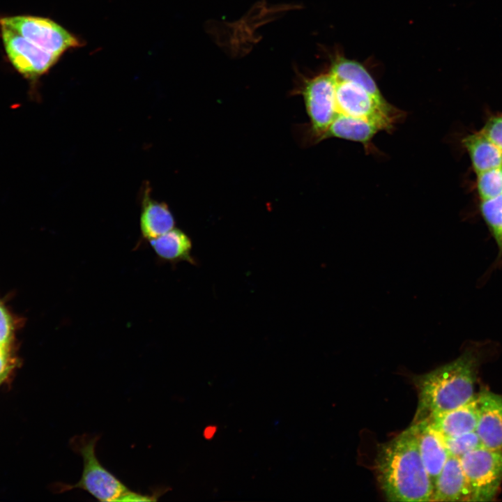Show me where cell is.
Listing matches in <instances>:
<instances>
[{"label":"cell","mask_w":502,"mask_h":502,"mask_svg":"<svg viewBox=\"0 0 502 502\" xmlns=\"http://www.w3.org/2000/svg\"><path fill=\"white\" fill-rule=\"evenodd\" d=\"M6 54L24 77L36 79L47 72L59 57L33 44L8 26L0 24Z\"/></svg>","instance_id":"obj_7"},{"label":"cell","mask_w":502,"mask_h":502,"mask_svg":"<svg viewBox=\"0 0 502 502\" xmlns=\"http://www.w3.org/2000/svg\"><path fill=\"white\" fill-rule=\"evenodd\" d=\"M416 437L423 463L431 480L433 489L446 464L449 452L443 436L425 421L411 424Z\"/></svg>","instance_id":"obj_9"},{"label":"cell","mask_w":502,"mask_h":502,"mask_svg":"<svg viewBox=\"0 0 502 502\" xmlns=\"http://www.w3.org/2000/svg\"><path fill=\"white\" fill-rule=\"evenodd\" d=\"M476 432L482 446L502 449V395L484 390L477 396Z\"/></svg>","instance_id":"obj_8"},{"label":"cell","mask_w":502,"mask_h":502,"mask_svg":"<svg viewBox=\"0 0 502 502\" xmlns=\"http://www.w3.org/2000/svg\"><path fill=\"white\" fill-rule=\"evenodd\" d=\"M478 362L470 352L413 378L418 406L411 424L463 406L473 399Z\"/></svg>","instance_id":"obj_2"},{"label":"cell","mask_w":502,"mask_h":502,"mask_svg":"<svg viewBox=\"0 0 502 502\" xmlns=\"http://www.w3.org/2000/svg\"><path fill=\"white\" fill-rule=\"evenodd\" d=\"M335 81L329 73H321L305 79L301 89L307 114L310 121V133L317 143L332 122Z\"/></svg>","instance_id":"obj_6"},{"label":"cell","mask_w":502,"mask_h":502,"mask_svg":"<svg viewBox=\"0 0 502 502\" xmlns=\"http://www.w3.org/2000/svg\"><path fill=\"white\" fill-rule=\"evenodd\" d=\"M11 331L10 317L0 303V348H6L10 340Z\"/></svg>","instance_id":"obj_20"},{"label":"cell","mask_w":502,"mask_h":502,"mask_svg":"<svg viewBox=\"0 0 502 502\" xmlns=\"http://www.w3.org/2000/svg\"><path fill=\"white\" fill-rule=\"evenodd\" d=\"M481 132L502 150V115L490 119Z\"/></svg>","instance_id":"obj_19"},{"label":"cell","mask_w":502,"mask_h":502,"mask_svg":"<svg viewBox=\"0 0 502 502\" xmlns=\"http://www.w3.org/2000/svg\"><path fill=\"white\" fill-rule=\"evenodd\" d=\"M481 211L499 242L502 238V194L492 199L483 200Z\"/></svg>","instance_id":"obj_18"},{"label":"cell","mask_w":502,"mask_h":502,"mask_svg":"<svg viewBox=\"0 0 502 502\" xmlns=\"http://www.w3.org/2000/svg\"><path fill=\"white\" fill-rule=\"evenodd\" d=\"M218 432V427L215 425H206L202 432L203 437L208 441L213 439Z\"/></svg>","instance_id":"obj_22"},{"label":"cell","mask_w":502,"mask_h":502,"mask_svg":"<svg viewBox=\"0 0 502 502\" xmlns=\"http://www.w3.org/2000/svg\"><path fill=\"white\" fill-rule=\"evenodd\" d=\"M470 496L459 458L449 455L434 484L431 501H470Z\"/></svg>","instance_id":"obj_10"},{"label":"cell","mask_w":502,"mask_h":502,"mask_svg":"<svg viewBox=\"0 0 502 502\" xmlns=\"http://www.w3.org/2000/svg\"><path fill=\"white\" fill-rule=\"evenodd\" d=\"M9 368L6 348H0V383L6 377Z\"/></svg>","instance_id":"obj_21"},{"label":"cell","mask_w":502,"mask_h":502,"mask_svg":"<svg viewBox=\"0 0 502 502\" xmlns=\"http://www.w3.org/2000/svg\"><path fill=\"white\" fill-rule=\"evenodd\" d=\"M156 256L163 261L177 263L185 261L195 264L191 255L192 241L182 230L173 228L164 234L149 241Z\"/></svg>","instance_id":"obj_12"},{"label":"cell","mask_w":502,"mask_h":502,"mask_svg":"<svg viewBox=\"0 0 502 502\" xmlns=\"http://www.w3.org/2000/svg\"><path fill=\"white\" fill-rule=\"evenodd\" d=\"M100 438V435L89 434L72 437L70 446L83 460L82 476L75 484L61 485L60 490L81 489L100 501H123L132 490L99 462L96 448Z\"/></svg>","instance_id":"obj_3"},{"label":"cell","mask_w":502,"mask_h":502,"mask_svg":"<svg viewBox=\"0 0 502 502\" xmlns=\"http://www.w3.org/2000/svg\"><path fill=\"white\" fill-rule=\"evenodd\" d=\"M459 458L470 489V501L492 500L502 482V449L481 446Z\"/></svg>","instance_id":"obj_4"},{"label":"cell","mask_w":502,"mask_h":502,"mask_svg":"<svg viewBox=\"0 0 502 502\" xmlns=\"http://www.w3.org/2000/svg\"><path fill=\"white\" fill-rule=\"evenodd\" d=\"M374 464L379 487L387 501H431L433 485L411 425L379 446Z\"/></svg>","instance_id":"obj_1"},{"label":"cell","mask_w":502,"mask_h":502,"mask_svg":"<svg viewBox=\"0 0 502 502\" xmlns=\"http://www.w3.org/2000/svg\"><path fill=\"white\" fill-rule=\"evenodd\" d=\"M478 188L482 201L502 194V166L478 173Z\"/></svg>","instance_id":"obj_16"},{"label":"cell","mask_w":502,"mask_h":502,"mask_svg":"<svg viewBox=\"0 0 502 502\" xmlns=\"http://www.w3.org/2000/svg\"><path fill=\"white\" fill-rule=\"evenodd\" d=\"M424 421L443 437L476 431L478 421L477 396L463 406L434 414Z\"/></svg>","instance_id":"obj_11"},{"label":"cell","mask_w":502,"mask_h":502,"mask_svg":"<svg viewBox=\"0 0 502 502\" xmlns=\"http://www.w3.org/2000/svg\"><path fill=\"white\" fill-rule=\"evenodd\" d=\"M329 72L337 79L356 82L374 94L382 95L370 73L358 61L337 55L332 61Z\"/></svg>","instance_id":"obj_15"},{"label":"cell","mask_w":502,"mask_h":502,"mask_svg":"<svg viewBox=\"0 0 502 502\" xmlns=\"http://www.w3.org/2000/svg\"><path fill=\"white\" fill-rule=\"evenodd\" d=\"M0 24L59 58L67 50L82 45L77 37L48 18L28 15L6 17L0 20Z\"/></svg>","instance_id":"obj_5"},{"label":"cell","mask_w":502,"mask_h":502,"mask_svg":"<svg viewBox=\"0 0 502 502\" xmlns=\"http://www.w3.org/2000/svg\"><path fill=\"white\" fill-rule=\"evenodd\" d=\"M477 174L502 166V150L481 131L463 139Z\"/></svg>","instance_id":"obj_14"},{"label":"cell","mask_w":502,"mask_h":502,"mask_svg":"<svg viewBox=\"0 0 502 502\" xmlns=\"http://www.w3.org/2000/svg\"><path fill=\"white\" fill-rule=\"evenodd\" d=\"M443 438L449 455L457 457L482 446L476 431Z\"/></svg>","instance_id":"obj_17"},{"label":"cell","mask_w":502,"mask_h":502,"mask_svg":"<svg viewBox=\"0 0 502 502\" xmlns=\"http://www.w3.org/2000/svg\"><path fill=\"white\" fill-rule=\"evenodd\" d=\"M139 226L142 238L149 241L174 228L175 220L166 204L144 198Z\"/></svg>","instance_id":"obj_13"}]
</instances>
